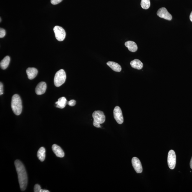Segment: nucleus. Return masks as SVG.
<instances>
[{
    "label": "nucleus",
    "instance_id": "obj_1",
    "mask_svg": "<svg viewBox=\"0 0 192 192\" xmlns=\"http://www.w3.org/2000/svg\"><path fill=\"white\" fill-rule=\"evenodd\" d=\"M14 163L18 175L20 189L22 191H25L27 184V174L25 167L22 162L19 160H16Z\"/></svg>",
    "mask_w": 192,
    "mask_h": 192
},
{
    "label": "nucleus",
    "instance_id": "obj_2",
    "mask_svg": "<svg viewBox=\"0 0 192 192\" xmlns=\"http://www.w3.org/2000/svg\"><path fill=\"white\" fill-rule=\"evenodd\" d=\"M11 107L15 114L19 115L22 113V102L18 95L15 94L13 95L11 102Z\"/></svg>",
    "mask_w": 192,
    "mask_h": 192
},
{
    "label": "nucleus",
    "instance_id": "obj_3",
    "mask_svg": "<svg viewBox=\"0 0 192 192\" xmlns=\"http://www.w3.org/2000/svg\"><path fill=\"white\" fill-rule=\"evenodd\" d=\"M92 116L94 119V126L96 128H101L100 124L105 121V116L103 112L101 111H95L92 114Z\"/></svg>",
    "mask_w": 192,
    "mask_h": 192
},
{
    "label": "nucleus",
    "instance_id": "obj_4",
    "mask_svg": "<svg viewBox=\"0 0 192 192\" xmlns=\"http://www.w3.org/2000/svg\"><path fill=\"white\" fill-rule=\"evenodd\" d=\"M66 75L64 70L61 69L57 71L54 79L55 85L57 87H60L66 81Z\"/></svg>",
    "mask_w": 192,
    "mask_h": 192
},
{
    "label": "nucleus",
    "instance_id": "obj_5",
    "mask_svg": "<svg viewBox=\"0 0 192 192\" xmlns=\"http://www.w3.org/2000/svg\"><path fill=\"white\" fill-rule=\"evenodd\" d=\"M54 32L56 39L59 41H63L66 36V33L64 29L60 26H56L54 27Z\"/></svg>",
    "mask_w": 192,
    "mask_h": 192
},
{
    "label": "nucleus",
    "instance_id": "obj_6",
    "mask_svg": "<svg viewBox=\"0 0 192 192\" xmlns=\"http://www.w3.org/2000/svg\"><path fill=\"white\" fill-rule=\"evenodd\" d=\"M176 163V156L175 153L173 150H171L168 153L167 157V164L171 170L175 168Z\"/></svg>",
    "mask_w": 192,
    "mask_h": 192
},
{
    "label": "nucleus",
    "instance_id": "obj_7",
    "mask_svg": "<svg viewBox=\"0 0 192 192\" xmlns=\"http://www.w3.org/2000/svg\"><path fill=\"white\" fill-rule=\"evenodd\" d=\"M114 118L119 124H122L123 122V118L121 108L118 106L115 107L114 110Z\"/></svg>",
    "mask_w": 192,
    "mask_h": 192
},
{
    "label": "nucleus",
    "instance_id": "obj_8",
    "mask_svg": "<svg viewBox=\"0 0 192 192\" xmlns=\"http://www.w3.org/2000/svg\"><path fill=\"white\" fill-rule=\"evenodd\" d=\"M157 15L159 17L168 20H172V17L171 15L167 11L165 8H162L159 9L157 12Z\"/></svg>",
    "mask_w": 192,
    "mask_h": 192
},
{
    "label": "nucleus",
    "instance_id": "obj_9",
    "mask_svg": "<svg viewBox=\"0 0 192 192\" xmlns=\"http://www.w3.org/2000/svg\"><path fill=\"white\" fill-rule=\"evenodd\" d=\"M132 163L133 168L137 173H141L143 171L142 167L140 161L137 157H133L132 159Z\"/></svg>",
    "mask_w": 192,
    "mask_h": 192
},
{
    "label": "nucleus",
    "instance_id": "obj_10",
    "mask_svg": "<svg viewBox=\"0 0 192 192\" xmlns=\"http://www.w3.org/2000/svg\"><path fill=\"white\" fill-rule=\"evenodd\" d=\"M47 89L46 83L41 82L39 83L35 89V92L37 95H41L44 94Z\"/></svg>",
    "mask_w": 192,
    "mask_h": 192
},
{
    "label": "nucleus",
    "instance_id": "obj_11",
    "mask_svg": "<svg viewBox=\"0 0 192 192\" xmlns=\"http://www.w3.org/2000/svg\"><path fill=\"white\" fill-rule=\"evenodd\" d=\"M52 149L57 157L60 158H63L64 157V151L59 146L56 144H53L52 146Z\"/></svg>",
    "mask_w": 192,
    "mask_h": 192
},
{
    "label": "nucleus",
    "instance_id": "obj_12",
    "mask_svg": "<svg viewBox=\"0 0 192 192\" xmlns=\"http://www.w3.org/2000/svg\"><path fill=\"white\" fill-rule=\"evenodd\" d=\"M26 72L28 78L30 80L35 78L38 74V71L35 68H28Z\"/></svg>",
    "mask_w": 192,
    "mask_h": 192
},
{
    "label": "nucleus",
    "instance_id": "obj_13",
    "mask_svg": "<svg viewBox=\"0 0 192 192\" xmlns=\"http://www.w3.org/2000/svg\"><path fill=\"white\" fill-rule=\"evenodd\" d=\"M125 46L128 48L130 51L135 52L138 49V47L134 42L129 41L126 42L125 44Z\"/></svg>",
    "mask_w": 192,
    "mask_h": 192
},
{
    "label": "nucleus",
    "instance_id": "obj_14",
    "mask_svg": "<svg viewBox=\"0 0 192 192\" xmlns=\"http://www.w3.org/2000/svg\"><path fill=\"white\" fill-rule=\"evenodd\" d=\"M107 64L113 71L116 72H120L121 71V66L118 63L114 62L109 61L107 63Z\"/></svg>",
    "mask_w": 192,
    "mask_h": 192
},
{
    "label": "nucleus",
    "instance_id": "obj_15",
    "mask_svg": "<svg viewBox=\"0 0 192 192\" xmlns=\"http://www.w3.org/2000/svg\"><path fill=\"white\" fill-rule=\"evenodd\" d=\"M67 101L64 97H60L58 99L57 102H56V107L57 108L63 109L66 107L67 104Z\"/></svg>",
    "mask_w": 192,
    "mask_h": 192
},
{
    "label": "nucleus",
    "instance_id": "obj_16",
    "mask_svg": "<svg viewBox=\"0 0 192 192\" xmlns=\"http://www.w3.org/2000/svg\"><path fill=\"white\" fill-rule=\"evenodd\" d=\"M131 66L133 68L140 70L142 69L143 64L138 59H135L130 62Z\"/></svg>",
    "mask_w": 192,
    "mask_h": 192
},
{
    "label": "nucleus",
    "instance_id": "obj_17",
    "mask_svg": "<svg viewBox=\"0 0 192 192\" xmlns=\"http://www.w3.org/2000/svg\"><path fill=\"white\" fill-rule=\"evenodd\" d=\"M10 61V57L9 56L5 57L0 63V66L1 69H6L9 66Z\"/></svg>",
    "mask_w": 192,
    "mask_h": 192
},
{
    "label": "nucleus",
    "instance_id": "obj_18",
    "mask_svg": "<svg viewBox=\"0 0 192 192\" xmlns=\"http://www.w3.org/2000/svg\"><path fill=\"white\" fill-rule=\"evenodd\" d=\"M37 156L41 162L44 161L46 156V150L44 148L41 147L39 149L37 152Z\"/></svg>",
    "mask_w": 192,
    "mask_h": 192
},
{
    "label": "nucleus",
    "instance_id": "obj_19",
    "mask_svg": "<svg viewBox=\"0 0 192 192\" xmlns=\"http://www.w3.org/2000/svg\"><path fill=\"white\" fill-rule=\"evenodd\" d=\"M150 0H141V5L143 9H147L150 6Z\"/></svg>",
    "mask_w": 192,
    "mask_h": 192
},
{
    "label": "nucleus",
    "instance_id": "obj_20",
    "mask_svg": "<svg viewBox=\"0 0 192 192\" xmlns=\"http://www.w3.org/2000/svg\"><path fill=\"white\" fill-rule=\"evenodd\" d=\"M41 190V188L39 185L36 184L34 187V192H40V190Z\"/></svg>",
    "mask_w": 192,
    "mask_h": 192
},
{
    "label": "nucleus",
    "instance_id": "obj_21",
    "mask_svg": "<svg viewBox=\"0 0 192 192\" xmlns=\"http://www.w3.org/2000/svg\"><path fill=\"white\" fill-rule=\"evenodd\" d=\"M6 31L4 29L1 28L0 29V38H3L6 35Z\"/></svg>",
    "mask_w": 192,
    "mask_h": 192
},
{
    "label": "nucleus",
    "instance_id": "obj_22",
    "mask_svg": "<svg viewBox=\"0 0 192 192\" xmlns=\"http://www.w3.org/2000/svg\"><path fill=\"white\" fill-rule=\"evenodd\" d=\"M68 104L71 107L74 106L76 104V100H71L67 102Z\"/></svg>",
    "mask_w": 192,
    "mask_h": 192
},
{
    "label": "nucleus",
    "instance_id": "obj_23",
    "mask_svg": "<svg viewBox=\"0 0 192 192\" xmlns=\"http://www.w3.org/2000/svg\"><path fill=\"white\" fill-rule=\"evenodd\" d=\"M63 0H51V2L52 4L56 5L61 3Z\"/></svg>",
    "mask_w": 192,
    "mask_h": 192
},
{
    "label": "nucleus",
    "instance_id": "obj_24",
    "mask_svg": "<svg viewBox=\"0 0 192 192\" xmlns=\"http://www.w3.org/2000/svg\"><path fill=\"white\" fill-rule=\"evenodd\" d=\"M3 86L2 83H0V95H1L3 94Z\"/></svg>",
    "mask_w": 192,
    "mask_h": 192
},
{
    "label": "nucleus",
    "instance_id": "obj_25",
    "mask_svg": "<svg viewBox=\"0 0 192 192\" xmlns=\"http://www.w3.org/2000/svg\"><path fill=\"white\" fill-rule=\"evenodd\" d=\"M50 191H48V190H43V189H42L40 190V192H49Z\"/></svg>",
    "mask_w": 192,
    "mask_h": 192
},
{
    "label": "nucleus",
    "instance_id": "obj_26",
    "mask_svg": "<svg viewBox=\"0 0 192 192\" xmlns=\"http://www.w3.org/2000/svg\"><path fill=\"white\" fill-rule=\"evenodd\" d=\"M190 21H191V22H192V11L191 13V14H190Z\"/></svg>",
    "mask_w": 192,
    "mask_h": 192
},
{
    "label": "nucleus",
    "instance_id": "obj_27",
    "mask_svg": "<svg viewBox=\"0 0 192 192\" xmlns=\"http://www.w3.org/2000/svg\"><path fill=\"white\" fill-rule=\"evenodd\" d=\"M190 167H191V168L192 169V157L191 158V160H190Z\"/></svg>",
    "mask_w": 192,
    "mask_h": 192
},
{
    "label": "nucleus",
    "instance_id": "obj_28",
    "mask_svg": "<svg viewBox=\"0 0 192 192\" xmlns=\"http://www.w3.org/2000/svg\"></svg>",
    "mask_w": 192,
    "mask_h": 192
}]
</instances>
